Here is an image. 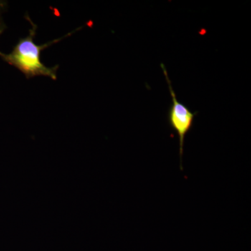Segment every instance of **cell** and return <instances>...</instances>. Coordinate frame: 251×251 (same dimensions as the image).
Segmentation results:
<instances>
[{"mask_svg":"<svg viewBox=\"0 0 251 251\" xmlns=\"http://www.w3.org/2000/svg\"><path fill=\"white\" fill-rule=\"evenodd\" d=\"M35 31L36 27L34 25L32 29L29 30V35L21 39L11 53L5 54L0 52V56L6 62L18 68L27 77L44 75L56 80L57 67L49 68L41 63V51L63 38L43 46H37L33 40L35 35Z\"/></svg>","mask_w":251,"mask_h":251,"instance_id":"cell-1","label":"cell"},{"mask_svg":"<svg viewBox=\"0 0 251 251\" xmlns=\"http://www.w3.org/2000/svg\"><path fill=\"white\" fill-rule=\"evenodd\" d=\"M163 72L164 73L165 77H166L167 82L168 84V88H169L170 93L171 94L172 105L168 112V119L169 125L171 126L173 130H174L179 139V156L180 161H181V169L182 171V155L184 151V138L186 135L192 128L193 125V120L194 117L197 115L198 112H193L189 110L188 107L184 104L180 103L176 99V94L173 90L172 87L171 82L168 77V72L164 64H161Z\"/></svg>","mask_w":251,"mask_h":251,"instance_id":"cell-2","label":"cell"},{"mask_svg":"<svg viewBox=\"0 0 251 251\" xmlns=\"http://www.w3.org/2000/svg\"><path fill=\"white\" fill-rule=\"evenodd\" d=\"M4 2H2V1H0V11H1V9H2L3 6H4Z\"/></svg>","mask_w":251,"mask_h":251,"instance_id":"cell-3","label":"cell"},{"mask_svg":"<svg viewBox=\"0 0 251 251\" xmlns=\"http://www.w3.org/2000/svg\"><path fill=\"white\" fill-rule=\"evenodd\" d=\"M1 29H0V33H1Z\"/></svg>","mask_w":251,"mask_h":251,"instance_id":"cell-4","label":"cell"}]
</instances>
